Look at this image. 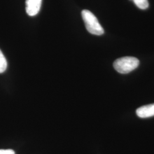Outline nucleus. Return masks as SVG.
<instances>
[{"label": "nucleus", "instance_id": "obj_1", "mask_svg": "<svg viewBox=\"0 0 154 154\" xmlns=\"http://www.w3.org/2000/svg\"><path fill=\"white\" fill-rule=\"evenodd\" d=\"M82 17L86 29L89 33L97 35H100L104 33V30L98 19L91 11L83 10L82 11Z\"/></svg>", "mask_w": 154, "mask_h": 154}, {"label": "nucleus", "instance_id": "obj_2", "mask_svg": "<svg viewBox=\"0 0 154 154\" xmlns=\"http://www.w3.org/2000/svg\"><path fill=\"white\" fill-rule=\"evenodd\" d=\"M139 65L138 58L133 57H125L116 60L113 66L116 71L121 74H127L135 70Z\"/></svg>", "mask_w": 154, "mask_h": 154}, {"label": "nucleus", "instance_id": "obj_3", "mask_svg": "<svg viewBox=\"0 0 154 154\" xmlns=\"http://www.w3.org/2000/svg\"><path fill=\"white\" fill-rule=\"evenodd\" d=\"M42 0H26V11L29 16H34L40 11Z\"/></svg>", "mask_w": 154, "mask_h": 154}, {"label": "nucleus", "instance_id": "obj_4", "mask_svg": "<svg viewBox=\"0 0 154 154\" xmlns=\"http://www.w3.org/2000/svg\"><path fill=\"white\" fill-rule=\"evenodd\" d=\"M137 116L142 118H146L154 116V104L143 106L136 111Z\"/></svg>", "mask_w": 154, "mask_h": 154}, {"label": "nucleus", "instance_id": "obj_5", "mask_svg": "<svg viewBox=\"0 0 154 154\" xmlns=\"http://www.w3.org/2000/svg\"><path fill=\"white\" fill-rule=\"evenodd\" d=\"M7 61L2 52L0 50V73L5 72L7 68Z\"/></svg>", "mask_w": 154, "mask_h": 154}, {"label": "nucleus", "instance_id": "obj_6", "mask_svg": "<svg viewBox=\"0 0 154 154\" xmlns=\"http://www.w3.org/2000/svg\"><path fill=\"white\" fill-rule=\"evenodd\" d=\"M135 4L140 9H146L149 7V2L147 0H132Z\"/></svg>", "mask_w": 154, "mask_h": 154}, {"label": "nucleus", "instance_id": "obj_7", "mask_svg": "<svg viewBox=\"0 0 154 154\" xmlns=\"http://www.w3.org/2000/svg\"><path fill=\"white\" fill-rule=\"evenodd\" d=\"M0 154H15V152L11 149H0Z\"/></svg>", "mask_w": 154, "mask_h": 154}]
</instances>
